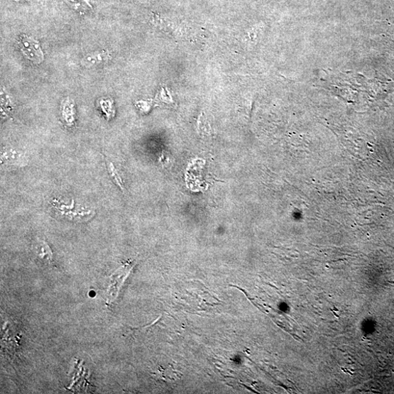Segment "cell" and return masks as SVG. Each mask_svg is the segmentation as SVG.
<instances>
[{
  "label": "cell",
  "instance_id": "obj_2",
  "mask_svg": "<svg viewBox=\"0 0 394 394\" xmlns=\"http://www.w3.org/2000/svg\"><path fill=\"white\" fill-rule=\"evenodd\" d=\"M107 58L108 55L105 54V53L102 52L101 54L89 55V57L84 58L82 61V64L87 67L93 66L102 62Z\"/></svg>",
  "mask_w": 394,
  "mask_h": 394
},
{
  "label": "cell",
  "instance_id": "obj_1",
  "mask_svg": "<svg viewBox=\"0 0 394 394\" xmlns=\"http://www.w3.org/2000/svg\"><path fill=\"white\" fill-rule=\"evenodd\" d=\"M20 47L25 57L36 64L43 60V55L39 43L28 37L20 38Z\"/></svg>",
  "mask_w": 394,
  "mask_h": 394
},
{
  "label": "cell",
  "instance_id": "obj_3",
  "mask_svg": "<svg viewBox=\"0 0 394 394\" xmlns=\"http://www.w3.org/2000/svg\"><path fill=\"white\" fill-rule=\"evenodd\" d=\"M107 165H108L109 172L111 177L113 178L114 181L115 182L116 185L122 191H124V187H123L122 180H121V177L119 175V173H118L117 170H116V168L114 167V165L112 164L111 162L108 161V160H107Z\"/></svg>",
  "mask_w": 394,
  "mask_h": 394
}]
</instances>
